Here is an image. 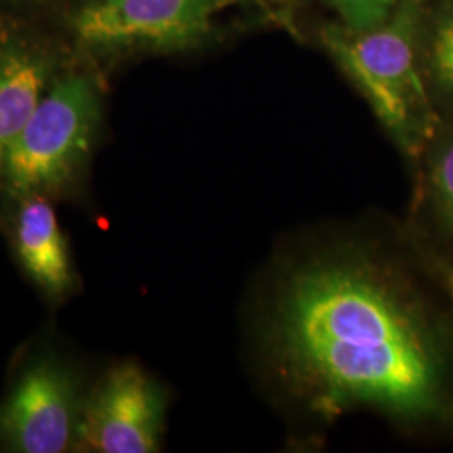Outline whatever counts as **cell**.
I'll return each instance as SVG.
<instances>
[{
    "mask_svg": "<svg viewBox=\"0 0 453 453\" xmlns=\"http://www.w3.org/2000/svg\"><path fill=\"white\" fill-rule=\"evenodd\" d=\"M432 180L438 209L441 211L443 220L453 232V142L440 151L434 166Z\"/></svg>",
    "mask_w": 453,
    "mask_h": 453,
    "instance_id": "11",
    "label": "cell"
},
{
    "mask_svg": "<svg viewBox=\"0 0 453 453\" xmlns=\"http://www.w3.org/2000/svg\"><path fill=\"white\" fill-rule=\"evenodd\" d=\"M101 118L97 84L88 74H65L49 84L2 170V185L17 200L52 195L78 179Z\"/></svg>",
    "mask_w": 453,
    "mask_h": 453,
    "instance_id": "2",
    "label": "cell"
},
{
    "mask_svg": "<svg viewBox=\"0 0 453 453\" xmlns=\"http://www.w3.org/2000/svg\"><path fill=\"white\" fill-rule=\"evenodd\" d=\"M413 16L408 7L368 31L326 27L323 44L380 123L405 148L420 138L426 118V93L415 63Z\"/></svg>",
    "mask_w": 453,
    "mask_h": 453,
    "instance_id": "3",
    "label": "cell"
},
{
    "mask_svg": "<svg viewBox=\"0 0 453 453\" xmlns=\"http://www.w3.org/2000/svg\"><path fill=\"white\" fill-rule=\"evenodd\" d=\"M82 406L76 376L59 361L41 357L0 405V441L14 452H65L78 443Z\"/></svg>",
    "mask_w": 453,
    "mask_h": 453,
    "instance_id": "5",
    "label": "cell"
},
{
    "mask_svg": "<svg viewBox=\"0 0 453 453\" xmlns=\"http://www.w3.org/2000/svg\"><path fill=\"white\" fill-rule=\"evenodd\" d=\"M19 202L14 228L17 257L42 291L61 297L73 288V269L56 211L46 195H29Z\"/></svg>",
    "mask_w": 453,
    "mask_h": 453,
    "instance_id": "8",
    "label": "cell"
},
{
    "mask_svg": "<svg viewBox=\"0 0 453 453\" xmlns=\"http://www.w3.org/2000/svg\"><path fill=\"white\" fill-rule=\"evenodd\" d=\"M265 342L284 387L327 420L357 408L421 418L445 406L437 340L370 252H324L294 267L275 296Z\"/></svg>",
    "mask_w": 453,
    "mask_h": 453,
    "instance_id": "1",
    "label": "cell"
},
{
    "mask_svg": "<svg viewBox=\"0 0 453 453\" xmlns=\"http://www.w3.org/2000/svg\"><path fill=\"white\" fill-rule=\"evenodd\" d=\"M242 0H86L71 16V33L93 54L181 50L198 46L215 17Z\"/></svg>",
    "mask_w": 453,
    "mask_h": 453,
    "instance_id": "4",
    "label": "cell"
},
{
    "mask_svg": "<svg viewBox=\"0 0 453 453\" xmlns=\"http://www.w3.org/2000/svg\"><path fill=\"white\" fill-rule=\"evenodd\" d=\"M52 74L48 56L19 37H0V183L17 136L26 127Z\"/></svg>",
    "mask_w": 453,
    "mask_h": 453,
    "instance_id": "7",
    "label": "cell"
},
{
    "mask_svg": "<svg viewBox=\"0 0 453 453\" xmlns=\"http://www.w3.org/2000/svg\"><path fill=\"white\" fill-rule=\"evenodd\" d=\"M341 17L342 27L353 33L368 31L383 24L395 11L398 0H323Z\"/></svg>",
    "mask_w": 453,
    "mask_h": 453,
    "instance_id": "9",
    "label": "cell"
},
{
    "mask_svg": "<svg viewBox=\"0 0 453 453\" xmlns=\"http://www.w3.org/2000/svg\"><path fill=\"white\" fill-rule=\"evenodd\" d=\"M430 63L438 84L453 91V12L438 24L430 49Z\"/></svg>",
    "mask_w": 453,
    "mask_h": 453,
    "instance_id": "10",
    "label": "cell"
},
{
    "mask_svg": "<svg viewBox=\"0 0 453 453\" xmlns=\"http://www.w3.org/2000/svg\"><path fill=\"white\" fill-rule=\"evenodd\" d=\"M447 288H449V291H450V296H452L453 299V269L452 271H449V275H447Z\"/></svg>",
    "mask_w": 453,
    "mask_h": 453,
    "instance_id": "12",
    "label": "cell"
},
{
    "mask_svg": "<svg viewBox=\"0 0 453 453\" xmlns=\"http://www.w3.org/2000/svg\"><path fill=\"white\" fill-rule=\"evenodd\" d=\"M162 388L136 365L108 372L82 406L78 443L99 453H153L162 445Z\"/></svg>",
    "mask_w": 453,
    "mask_h": 453,
    "instance_id": "6",
    "label": "cell"
}]
</instances>
